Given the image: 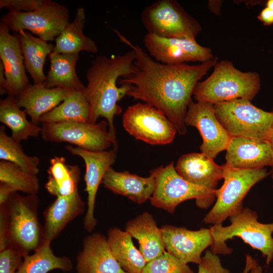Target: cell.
Instances as JSON below:
<instances>
[{"label":"cell","mask_w":273,"mask_h":273,"mask_svg":"<svg viewBox=\"0 0 273 273\" xmlns=\"http://www.w3.org/2000/svg\"><path fill=\"white\" fill-rule=\"evenodd\" d=\"M258 19L265 25L273 24V11L267 7L264 8L258 15Z\"/></svg>","instance_id":"obj_40"},{"label":"cell","mask_w":273,"mask_h":273,"mask_svg":"<svg viewBox=\"0 0 273 273\" xmlns=\"http://www.w3.org/2000/svg\"><path fill=\"white\" fill-rule=\"evenodd\" d=\"M26 114L18 105L16 97L8 96L0 101V121L11 129V136L19 142L38 137L41 132V127L29 121Z\"/></svg>","instance_id":"obj_30"},{"label":"cell","mask_w":273,"mask_h":273,"mask_svg":"<svg viewBox=\"0 0 273 273\" xmlns=\"http://www.w3.org/2000/svg\"><path fill=\"white\" fill-rule=\"evenodd\" d=\"M141 20L148 33L159 36L195 39L199 23L174 0H159L147 7Z\"/></svg>","instance_id":"obj_9"},{"label":"cell","mask_w":273,"mask_h":273,"mask_svg":"<svg viewBox=\"0 0 273 273\" xmlns=\"http://www.w3.org/2000/svg\"><path fill=\"white\" fill-rule=\"evenodd\" d=\"M76 269L77 273H127L112 253L107 237L98 232L84 238Z\"/></svg>","instance_id":"obj_18"},{"label":"cell","mask_w":273,"mask_h":273,"mask_svg":"<svg viewBox=\"0 0 273 273\" xmlns=\"http://www.w3.org/2000/svg\"><path fill=\"white\" fill-rule=\"evenodd\" d=\"M218 121L232 137L267 141L273 114L259 109L247 99L213 104Z\"/></svg>","instance_id":"obj_8"},{"label":"cell","mask_w":273,"mask_h":273,"mask_svg":"<svg viewBox=\"0 0 273 273\" xmlns=\"http://www.w3.org/2000/svg\"><path fill=\"white\" fill-rule=\"evenodd\" d=\"M161 230L166 251L187 264H198L203 252L214 242L210 229L192 231L185 227L164 225Z\"/></svg>","instance_id":"obj_16"},{"label":"cell","mask_w":273,"mask_h":273,"mask_svg":"<svg viewBox=\"0 0 273 273\" xmlns=\"http://www.w3.org/2000/svg\"><path fill=\"white\" fill-rule=\"evenodd\" d=\"M42 139L51 142H67L92 151L107 150L113 142L106 120L99 123L70 122L42 123Z\"/></svg>","instance_id":"obj_12"},{"label":"cell","mask_w":273,"mask_h":273,"mask_svg":"<svg viewBox=\"0 0 273 273\" xmlns=\"http://www.w3.org/2000/svg\"><path fill=\"white\" fill-rule=\"evenodd\" d=\"M266 7L273 11V0H268L266 2Z\"/></svg>","instance_id":"obj_45"},{"label":"cell","mask_w":273,"mask_h":273,"mask_svg":"<svg viewBox=\"0 0 273 273\" xmlns=\"http://www.w3.org/2000/svg\"><path fill=\"white\" fill-rule=\"evenodd\" d=\"M50 69L44 85L47 88L60 87L69 92L82 91L85 86L76 72L79 54H53L50 56Z\"/></svg>","instance_id":"obj_27"},{"label":"cell","mask_w":273,"mask_h":273,"mask_svg":"<svg viewBox=\"0 0 273 273\" xmlns=\"http://www.w3.org/2000/svg\"><path fill=\"white\" fill-rule=\"evenodd\" d=\"M175 168L188 182L211 191H216L218 181L223 179V166L203 153H192L181 156Z\"/></svg>","instance_id":"obj_21"},{"label":"cell","mask_w":273,"mask_h":273,"mask_svg":"<svg viewBox=\"0 0 273 273\" xmlns=\"http://www.w3.org/2000/svg\"><path fill=\"white\" fill-rule=\"evenodd\" d=\"M225 165L241 169L271 166L273 158L267 141L232 137L226 150Z\"/></svg>","instance_id":"obj_19"},{"label":"cell","mask_w":273,"mask_h":273,"mask_svg":"<svg viewBox=\"0 0 273 273\" xmlns=\"http://www.w3.org/2000/svg\"><path fill=\"white\" fill-rule=\"evenodd\" d=\"M256 262V260L251 256L248 254L246 255L245 267L241 273H248Z\"/></svg>","instance_id":"obj_42"},{"label":"cell","mask_w":273,"mask_h":273,"mask_svg":"<svg viewBox=\"0 0 273 273\" xmlns=\"http://www.w3.org/2000/svg\"><path fill=\"white\" fill-rule=\"evenodd\" d=\"M102 184L113 193L126 197L138 204L150 200L155 188V180L152 175L142 177L128 171L119 172L110 167Z\"/></svg>","instance_id":"obj_22"},{"label":"cell","mask_w":273,"mask_h":273,"mask_svg":"<svg viewBox=\"0 0 273 273\" xmlns=\"http://www.w3.org/2000/svg\"><path fill=\"white\" fill-rule=\"evenodd\" d=\"M84 90L70 92L61 104L41 116L40 122H89L90 107Z\"/></svg>","instance_id":"obj_31"},{"label":"cell","mask_w":273,"mask_h":273,"mask_svg":"<svg viewBox=\"0 0 273 273\" xmlns=\"http://www.w3.org/2000/svg\"><path fill=\"white\" fill-rule=\"evenodd\" d=\"M125 231L138 241L139 250L147 263L165 251L161 228L149 212H144L127 221Z\"/></svg>","instance_id":"obj_24"},{"label":"cell","mask_w":273,"mask_h":273,"mask_svg":"<svg viewBox=\"0 0 273 273\" xmlns=\"http://www.w3.org/2000/svg\"><path fill=\"white\" fill-rule=\"evenodd\" d=\"M68 9L56 2L44 0L40 7L28 12H9L2 22L10 30L18 32L27 30L48 41L55 40L69 23Z\"/></svg>","instance_id":"obj_10"},{"label":"cell","mask_w":273,"mask_h":273,"mask_svg":"<svg viewBox=\"0 0 273 273\" xmlns=\"http://www.w3.org/2000/svg\"><path fill=\"white\" fill-rule=\"evenodd\" d=\"M0 24V58L7 80L8 96L17 97L29 84L24 58L17 34H11Z\"/></svg>","instance_id":"obj_17"},{"label":"cell","mask_w":273,"mask_h":273,"mask_svg":"<svg viewBox=\"0 0 273 273\" xmlns=\"http://www.w3.org/2000/svg\"><path fill=\"white\" fill-rule=\"evenodd\" d=\"M271 112L273 114V109L271 111ZM267 141H268L270 145V149H271L272 155V158H273V121H272L271 127H270L269 135H268ZM271 167V169L270 172L271 174V178L273 180V163ZM272 187H273V185H272Z\"/></svg>","instance_id":"obj_43"},{"label":"cell","mask_w":273,"mask_h":273,"mask_svg":"<svg viewBox=\"0 0 273 273\" xmlns=\"http://www.w3.org/2000/svg\"><path fill=\"white\" fill-rule=\"evenodd\" d=\"M223 166V184L216 190V200L203 222L214 225L222 224L231 215L244 207L243 200L251 188L269 173L265 167L241 169Z\"/></svg>","instance_id":"obj_7"},{"label":"cell","mask_w":273,"mask_h":273,"mask_svg":"<svg viewBox=\"0 0 273 273\" xmlns=\"http://www.w3.org/2000/svg\"><path fill=\"white\" fill-rule=\"evenodd\" d=\"M49 177L45 188L51 195L68 196L78 190L80 171L77 165L67 164L63 157L55 156L50 160Z\"/></svg>","instance_id":"obj_29"},{"label":"cell","mask_w":273,"mask_h":273,"mask_svg":"<svg viewBox=\"0 0 273 273\" xmlns=\"http://www.w3.org/2000/svg\"><path fill=\"white\" fill-rule=\"evenodd\" d=\"M7 80L6 78L4 67L1 61L0 62V93L1 95L7 94Z\"/></svg>","instance_id":"obj_41"},{"label":"cell","mask_w":273,"mask_h":273,"mask_svg":"<svg viewBox=\"0 0 273 273\" xmlns=\"http://www.w3.org/2000/svg\"><path fill=\"white\" fill-rule=\"evenodd\" d=\"M23 257L11 248L0 251V273H16Z\"/></svg>","instance_id":"obj_37"},{"label":"cell","mask_w":273,"mask_h":273,"mask_svg":"<svg viewBox=\"0 0 273 273\" xmlns=\"http://www.w3.org/2000/svg\"><path fill=\"white\" fill-rule=\"evenodd\" d=\"M0 159L13 163L31 174L37 175L39 172V159L26 155L20 142L8 135L3 125L0 126Z\"/></svg>","instance_id":"obj_33"},{"label":"cell","mask_w":273,"mask_h":273,"mask_svg":"<svg viewBox=\"0 0 273 273\" xmlns=\"http://www.w3.org/2000/svg\"><path fill=\"white\" fill-rule=\"evenodd\" d=\"M119 39L135 54V72L118 83L128 84L127 96L141 100L162 112L180 134L187 132L185 118L199 81L214 67V57L198 65L187 63L169 65L154 61L144 50L113 29Z\"/></svg>","instance_id":"obj_1"},{"label":"cell","mask_w":273,"mask_h":273,"mask_svg":"<svg viewBox=\"0 0 273 273\" xmlns=\"http://www.w3.org/2000/svg\"><path fill=\"white\" fill-rule=\"evenodd\" d=\"M229 219L231 224L228 226L219 224L210 228L214 240L210 247L211 251L217 255L231 254L233 249L228 247L225 242L237 237L260 251L265 258L266 266H268L273 260V222H260L256 212L249 208H243Z\"/></svg>","instance_id":"obj_5"},{"label":"cell","mask_w":273,"mask_h":273,"mask_svg":"<svg viewBox=\"0 0 273 273\" xmlns=\"http://www.w3.org/2000/svg\"><path fill=\"white\" fill-rule=\"evenodd\" d=\"M69 92L60 87L29 84L16 98L18 105L24 109L31 121L38 125L41 116L58 106Z\"/></svg>","instance_id":"obj_23"},{"label":"cell","mask_w":273,"mask_h":273,"mask_svg":"<svg viewBox=\"0 0 273 273\" xmlns=\"http://www.w3.org/2000/svg\"><path fill=\"white\" fill-rule=\"evenodd\" d=\"M134 52L130 49L122 55L97 56L87 70V81L84 94L90 107L89 122L95 123L100 117L105 118L108 131L113 142V149L118 145L114 118L122 112L118 104L129 90V85L118 86L119 79L126 78L135 71Z\"/></svg>","instance_id":"obj_2"},{"label":"cell","mask_w":273,"mask_h":273,"mask_svg":"<svg viewBox=\"0 0 273 273\" xmlns=\"http://www.w3.org/2000/svg\"><path fill=\"white\" fill-rule=\"evenodd\" d=\"M150 174L155 180V190L150 199L151 204L170 213H173L179 204L188 200L195 199L198 207L206 209L216 198V191L196 186L180 176L173 162L152 170Z\"/></svg>","instance_id":"obj_6"},{"label":"cell","mask_w":273,"mask_h":273,"mask_svg":"<svg viewBox=\"0 0 273 273\" xmlns=\"http://www.w3.org/2000/svg\"><path fill=\"white\" fill-rule=\"evenodd\" d=\"M143 41L150 55L165 64L203 63L214 58L211 50L199 44L196 39L165 37L147 33Z\"/></svg>","instance_id":"obj_13"},{"label":"cell","mask_w":273,"mask_h":273,"mask_svg":"<svg viewBox=\"0 0 273 273\" xmlns=\"http://www.w3.org/2000/svg\"><path fill=\"white\" fill-rule=\"evenodd\" d=\"M85 21L84 9L82 7L78 8L74 20L71 23L69 22L55 38V45L52 53L79 54L82 51L92 53L97 52L96 42L83 33Z\"/></svg>","instance_id":"obj_25"},{"label":"cell","mask_w":273,"mask_h":273,"mask_svg":"<svg viewBox=\"0 0 273 273\" xmlns=\"http://www.w3.org/2000/svg\"><path fill=\"white\" fill-rule=\"evenodd\" d=\"M198 265V273H231L222 265L218 255L207 250Z\"/></svg>","instance_id":"obj_36"},{"label":"cell","mask_w":273,"mask_h":273,"mask_svg":"<svg viewBox=\"0 0 273 273\" xmlns=\"http://www.w3.org/2000/svg\"><path fill=\"white\" fill-rule=\"evenodd\" d=\"M26 70L34 84L44 85L46 76L43 66L46 58L53 52L54 46L24 30L18 32Z\"/></svg>","instance_id":"obj_26"},{"label":"cell","mask_w":273,"mask_h":273,"mask_svg":"<svg viewBox=\"0 0 273 273\" xmlns=\"http://www.w3.org/2000/svg\"><path fill=\"white\" fill-rule=\"evenodd\" d=\"M51 244L43 243L33 254L24 257L16 273H48L55 269L64 272L71 271V260L65 256H56Z\"/></svg>","instance_id":"obj_32"},{"label":"cell","mask_w":273,"mask_h":273,"mask_svg":"<svg viewBox=\"0 0 273 273\" xmlns=\"http://www.w3.org/2000/svg\"><path fill=\"white\" fill-rule=\"evenodd\" d=\"M185 123L199 130L203 140L200 147L202 153L214 159L220 152L226 150L232 136L217 118L213 104L192 101L188 108Z\"/></svg>","instance_id":"obj_15"},{"label":"cell","mask_w":273,"mask_h":273,"mask_svg":"<svg viewBox=\"0 0 273 273\" xmlns=\"http://www.w3.org/2000/svg\"><path fill=\"white\" fill-rule=\"evenodd\" d=\"M37 195L12 194L0 205V251L11 248L23 258L42 244Z\"/></svg>","instance_id":"obj_3"},{"label":"cell","mask_w":273,"mask_h":273,"mask_svg":"<svg viewBox=\"0 0 273 273\" xmlns=\"http://www.w3.org/2000/svg\"><path fill=\"white\" fill-rule=\"evenodd\" d=\"M260 88L257 73L242 72L232 62L221 61L215 64L208 77L197 83L193 95L197 102L215 104L239 99L251 101Z\"/></svg>","instance_id":"obj_4"},{"label":"cell","mask_w":273,"mask_h":273,"mask_svg":"<svg viewBox=\"0 0 273 273\" xmlns=\"http://www.w3.org/2000/svg\"><path fill=\"white\" fill-rule=\"evenodd\" d=\"M141 273H194L187 264L168 252L147 262Z\"/></svg>","instance_id":"obj_35"},{"label":"cell","mask_w":273,"mask_h":273,"mask_svg":"<svg viewBox=\"0 0 273 273\" xmlns=\"http://www.w3.org/2000/svg\"><path fill=\"white\" fill-rule=\"evenodd\" d=\"M0 182L5 183L17 192L37 195L40 185L37 175L23 171L10 162L0 161Z\"/></svg>","instance_id":"obj_34"},{"label":"cell","mask_w":273,"mask_h":273,"mask_svg":"<svg viewBox=\"0 0 273 273\" xmlns=\"http://www.w3.org/2000/svg\"><path fill=\"white\" fill-rule=\"evenodd\" d=\"M132 237L126 231L113 227L107 232V242L114 257L127 273H141L147 262L134 245Z\"/></svg>","instance_id":"obj_28"},{"label":"cell","mask_w":273,"mask_h":273,"mask_svg":"<svg viewBox=\"0 0 273 273\" xmlns=\"http://www.w3.org/2000/svg\"><path fill=\"white\" fill-rule=\"evenodd\" d=\"M70 153L81 157L85 165V191L87 193V210L83 221L85 231L91 233L97 223L94 216L96 199L98 188L108 170L116 161V150L92 151L67 145Z\"/></svg>","instance_id":"obj_14"},{"label":"cell","mask_w":273,"mask_h":273,"mask_svg":"<svg viewBox=\"0 0 273 273\" xmlns=\"http://www.w3.org/2000/svg\"><path fill=\"white\" fill-rule=\"evenodd\" d=\"M85 203L78 190L65 197H58L43 212L42 243H51L66 225L85 210Z\"/></svg>","instance_id":"obj_20"},{"label":"cell","mask_w":273,"mask_h":273,"mask_svg":"<svg viewBox=\"0 0 273 273\" xmlns=\"http://www.w3.org/2000/svg\"><path fill=\"white\" fill-rule=\"evenodd\" d=\"M17 192L10 185L3 182H0V205L5 203L10 196Z\"/></svg>","instance_id":"obj_39"},{"label":"cell","mask_w":273,"mask_h":273,"mask_svg":"<svg viewBox=\"0 0 273 273\" xmlns=\"http://www.w3.org/2000/svg\"><path fill=\"white\" fill-rule=\"evenodd\" d=\"M44 0H1L0 8H6L9 12L33 11L43 3Z\"/></svg>","instance_id":"obj_38"},{"label":"cell","mask_w":273,"mask_h":273,"mask_svg":"<svg viewBox=\"0 0 273 273\" xmlns=\"http://www.w3.org/2000/svg\"><path fill=\"white\" fill-rule=\"evenodd\" d=\"M122 123L130 135L151 145L169 144L177 132L174 125L162 112L146 103L129 106Z\"/></svg>","instance_id":"obj_11"},{"label":"cell","mask_w":273,"mask_h":273,"mask_svg":"<svg viewBox=\"0 0 273 273\" xmlns=\"http://www.w3.org/2000/svg\"><path fill=\"white\" fill-rule=\"evenodd\" d=\"M248 273H263V268L256 262Z\"/></svg>","instance_id":"obj_44"}]
</instances>
